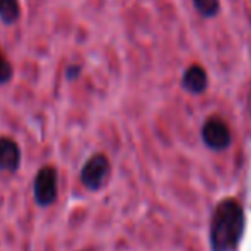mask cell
<instances>
[{"instance_id":"6da1fadb","label":"cell","mask_w":251,"mask_h":251,"mask_svg":"<svg viewBox=\"0 0 251 251\" xmlns=\"http://www.w3.org/2000/svg\"><path fill=\"white\" fill-rule=\"evenodd\" d=\"M245 232V212L238 200L227 199L217 203L210 221L212 251H236Z\"/></svg>"},{"instance_id":"7a4b0ae2","label":"cell","mask_w":251,"mask_h":251,"mask_svg":"<svg viewBox=\"0 0 251 251\" xmlns=\"http://www.w3.org/2000/svg\"><path fill=\"white\" fill-rule=\"evenodd\" d=\"M58 195V173L51 166L40 169L34 178V200L41 207L55 203Z\"/></svg>"},{"instance_id":"3957f363","label":"cell","mask_w":251,"mask_h":251,"mask_svg":"<svg viewBox=\"0 0 251 251\" xmlns=\"http://www.w3.org/2000/svg\"><path fill=\"white\" fill-rule=\"evenodd\" d=\"M109 175V161L106 155L96 154L84 164L82 171H80V181L86 188L89 190H100L104 185L106 178Z\"/></svg>"},{"instance_id":"277c9868","label":"cell","mask_w":251,"mask_h":251,"mask_svg":"<svg viewBox=\"0 0 251 251\" xmlns=\"http://www.w3.org/2000/svg\"><path fill=\"white\" fill-rule=\"evenodd\" d=\"M201 139L212 151H224L231 146V130L221 118H210L201 128Z\"/></svg>"},{"instance_id":"5b68a950","label":"cell","mask_w":251,"mask_h":251,"mask_svg":"<svg viewBox=\"0 0 251 251\" xmlns=\"http://www.w3.org/2000/svg\"><path fill=\"white\" fill-rule=\"evenodd\" d=\"M21 164V149L12 139H0V169L2 171H16Z\"/></svg>"},{"instance_id":"8992f818","label":"cell","mask_w":251,"mask_h":251,"mask_svg":"<svg viewBox=\"0 0 251 251\" xmlns=\"http://www.w3.org/2000/svg\"><path fill=\"white\" fill-rule=\"evenodd\" d=\"M183 87H185L188 93L192 94H200L207 89V72L201 69L200 65H192L190 69H186V72L183 74V80H181Z\"/></svg>"},{"instance_id":"52a82bcc","label":"cell","mask_w":251,"mask_h":251,"mask_svg":"<svg viewBox=\"0 0 251 251\" xmlns=\"http://www.w3.org/2000/svg\"><path fill=\"white\" fill-rule=\"evenodd\" d=\"M19 17V2L17 0H0V19L5 24H12Z\"/></svg>"},{"instance_id":"ba28073f","label":"cell","mask_w":251,"mask_h":251,"mask_svg":"<svg viewBox=\"0 0 251 251\" xmlns=\"http://www.w3.org/2000/svg\"><path fill=\"white\" fill-rule=\"evenodd\" d=\"M193 5L203 17H214L219 14L221 3L219 0H193Z\"/></svg>"},{"instance_id":"9c48e42d","label":"cell","mask_w":251,"mask_h":251,"mask_svg":"<svg viewBox=\"0 0 251 251\" xmlns=\"http://www.w3.org/2000/svg\"><path fill=\"white\" fill-rule=\"evenodd\" d=\"M12 77V67H10L9 60L0 53V84H5Z\"/></svg>"},{"instance_id":"30bf717a","label":"cell","mask_w":251,"mask_h":251,"mask_svg":"<svg viewBox=\"0 0 251 251\" xmlns=\"http://www.w3.org/2000/svg\"><path fill=\"white\" fill-rule=\"evenodd\" d=\"M67 74H69V77H74L75 74H79V69H69L67 70Z\"/></svg>"}]
</instances>
